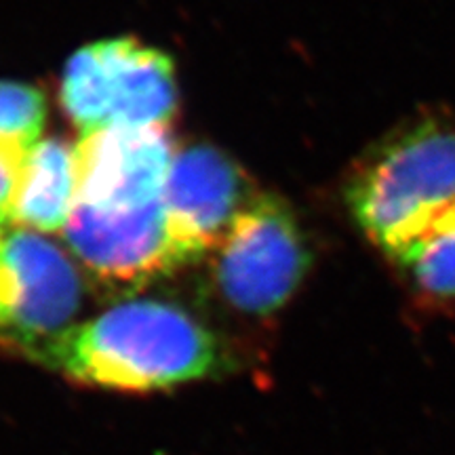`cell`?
I'll return each mask as SVG.
<instances>
[{"mask_svg":"<svg viewBox=\"0 0 455 455\" xmlns=\"http://www.w3.org/2000/svg\"><path fill=\"white\" fill-rule=\"evenodd\" d=\"M220 363L218 339L190 312L141 299L74 327L44 365L98 388L152 392L207 378Z\"/></svg>","mask_w":455,"mask_h":455,"instance_id":"6da1fadb","label":"cell"},{"mask_svg":"<svg viewBox=\"0 0 455 455\" xmlns=\"http://www.w3.org/2000/svg\"><path fill=\"white\" fill-rule=\"evenodd\" d=\"M455 196V121L424 116L388 135L346 188L356 226L395 261Z\"/></svg>","mask_w":455,"mask_h":455,"instance_id":"7a4b0ae2","label":"cell"},{"mask_svg":"<svg viewBox=\"0 0 455 455\" xmlns=\"http://www.w3.org/2000/svg\"><path fill=\"white\" fill-rule=\"evenodd\" d=\"M61 104L81 133L167 127L178 106L173 60L133 36L89 43L68 60Z\"/></svg>","mask_w":455,"mask_h":455,"instance_id":"3957f363","label":"cell"},{"mask_svg":"<svg viewBox=\"0 0 455 455\" xmlns=\"http://www.w3.org/2000/svg\"><path fill=\"white\" fill-rule=\"evenodd\" d=\"M83 281L66 253L36 232L3 236L0 253V341L47 361L74 327L81 310Z\"/></svg>","mask_w":455,"mask_h":455,"instance_id":"277c9868","label":"cell"},{"mask_svg":"<svg viewBox=\"0 0 455 455\" xmlns=\"http://www.w3.org/2000/svg\"><path fill=\"white\" fill-rule=\"evenodd\" d=\"M218 249L220 293L244 315L266 316L281 308L310 268L298 220L272 195L255 196Z\"/></svg>","mask_w":455,"mask_h":455,"instance_id":"5b68a950","label":"cell"},{"mask_svg":"<svg viewBox=\"0 0 455 455\" xmlns=\"http://www.w3.org/2000/svg\"><path fill=\"white\" fill-rule=\"evenodd\" d=\"M64 235L91 275L118 287L155 281L190 261L171 235L163 201L124 212L78 203Z\"/></svg>","mask_w":455,"mask_h":455,"instance_id":"8992f818","label":"cell"},{"mask_svg":"<svg viewBox=\"0 0 455 455\" xmlns=\"http://www.w3.org/2000/svg\"><path fill=\"white\" fill-rule=\"evenodd\" d=\"M175 152L167 127L110 124L76 144L78 203L124 212L163 198Z\"/></svg>","mask_w":455,"mask_h":455,"instance_id":"52a82bcc","label":"cell"},{"mask_svg":"<svg viewBox=\"0 0 455 455\" xmlns=\"http://www.w3.org/2000/svg\"><path fill=\"white\" fill-rule=\"evenodd\" d=\"M161 201L171 235L195 261L220 247L253 196L230 156L212 146H192L175 155Z\"/></svg>","mask_w":455,"mask_h":455,"instance_id":"ba28073f","label":"cell"},{"mask_svg":"<svg viewBox=\"0 0 455 455\" xmlns=\"http://www.w3.org/2000/svg\"><path fill=\"white\" fill-rule=\"evenodd\" d=\"M76 204V146L55 138L38 141L21 164L13 221L32 232L64 230Z\"/></svg>","mask_w":455,"mask_h":455,"instance_id":"9c48e42d","label":"cell"},{"mask_svg":"<svg viewBox=\"0 0 455 455\" xmlns=\"http://www.w3.org/2000/svg\"><path fill=\"white\" fill-rule=\"evenodd\" d=\"M392 264L422 298L455 301V196Z\"/></svg>","mask_w":455,"mask_h":455,"instance_id":"30bf717a","label":"cell"},{"mask_svg":"<svg viewBox=\"0 0 455 455\" xmlns=\"http://www.w3.org/2000/svg\"><path fill=\"white\" fill-rule=\"evenodd\" d=\"M44 121L47 100L36 87L0 81V155L26 161L38 144Z\"/></svg>","mask_w":455,"mask_h":455,"instance_id":"8fae6325","label":"cell"},{"mask_svg":"<svg viewBox=\"0 0 455 455\" xmlns=\"http://www.w3.org/2000/svg\"><path fill=\"white\" fill-rule=\"evenodd\" d=\"M21 164L24 161L0 155V232L9 221H13V201Z\"/></svg>","mask_w":455,"mask_h":455,"instance_id":"7c38bea8","label":"cell"},{"mask_svg":"<svg viewBox=\"0 0 455 455\" xmlns=\"http://www.w3.org/2000/svg\"><path fill=\"white\" fill-rule=\"evenodd\" d=\"M3 236L4 235H3V232H0V253H3Z\"/></svg>","mask_w":455,"mask_h":455,"instance_id":"4fadbf2b","label":"cell"}]
</instances>
